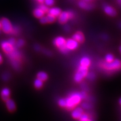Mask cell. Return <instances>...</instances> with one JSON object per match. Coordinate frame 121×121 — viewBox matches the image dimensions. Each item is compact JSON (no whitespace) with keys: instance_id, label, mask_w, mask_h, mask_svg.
<instances>
[{"instance_id":"cell-45","label":"cell","mask_w":121,"mask_h":121,"mask_svg":"<svg viewBox=\"0 0 121 121\" xmlns=\"http://www.w3.org/2000/svg\"><path fill=\"white\" fill-rule=\"evenodd\" d=\"M119 26H120V27L121 28V22H120V24H119Z\"/></svg>"},{"instance_id":"cell-30","label":"cell","mask_w":121,"mask_h":121,"mask_svg":"<svg viewBox=\"0 0 121 121\" xmlns=\"http://www.w3.org/2000/svg\"><path fill=\"white\" fill-rule=\"evenodd\" d=\"M45 4L48 6H51L54 4V0H44Z\"/></svg>"},{"instance_id":"cell-23","label":"cell","mask_w":121,"mask_h":121,"mask_svg":"<svg viewBox=\"0 0 121 121\" xmlns=\"http://www.w3.org/2000/svg\"><path fill=\"white\" fill-rule=\"evenodd\" d=\"M58 104L60 107L66 108V102L65 98H60L58 100Z\"/></svg>"},{"instance_id":"cell-31","label":"cell","mask_w":121,"mask_h":121,"mask_svg":"<svg viewBox=\"0 0 121 121\" xmlns=\"http://www.w3.org/2000/svg\"><path fill=\"white\" fill-rule=\"evenodd\" d=\"M40 22L43 24H45L48 22L47 16H42L40 18Z\"/></svg>"},{"instance_id":"cell-17","label":"cell","mask_w":121,"mask_h":121,"mask_svg":"<svg viewBox=\"0 0 121 121\" xmlns=\"http://www.w3.org/2000/svg\"><path fill=\"white\" fill-rule=\"evenodd\" d=\"M48 14L53 15L54 16L56 17L59 16L60 13H61V11H60V10L58 8L54 7L48 9Z\"/></svg>"},{"instance_id":"cell-12","label":"cell","mask_w":121,"mask_h":121,"mask_svg":"<svg viewBox=\"0 0 121 121\" xmlns=\"http://www.w3.org/2000/svg\"><path fill=\"white\" fill-rule=\"evenodd\" d=\"M69 19V14H68V12L66 11L61 12L59 15V21L60 23H65Z\"/></svg>"},{"instance_id":"cell-41","label":"cell","mask_w":121,"mask_h":121,"mask_svg":"<svg viewBox=\"0 0 121 121\" xmlns=\"http://www.w3.org/2000/svg\"><path fill=\"white\" fill-rule=\"evenodd\" d=\"M3 61V58H2V56H1V55L0 54V64H1Z\"/></svg>"},{"instance_id":"cell-7","label":"cell","mask_w":121,"mask_h":121,"mask_svg":"<svg viewBox=\"0 0 121 121\" xmlns=\"http://www.w3.org/2000/svg\"><path fill=\"white\" fill-rule=\"evenodd\" d=\"M78 43L74 39H68L66 41V45L69 51L74 50L78 47Z\"/></svg>"},{"instance_id":"cell-3","label":"cell","mask_w":121,"mask_h":121,"mask_svg":"<svg viewBox=\"0 0 121 121\" xmlns=\"http://www.w3.org/2000/svg\"><path fill=\"white\" fill-rule=\"evenodd\" d=\"M100 67L108 72H112L119 70L121 68V61L119 59H114L111 62H102L100 64Z\"/></svg>"},{"instance_id":"cell-24","label":"cell","mask_w":121,"mask_h":121,"mask_svg":"<svg viewBox=\"0 0 121 121\" xmlns=\"http://www.w3.org/2000/svg\"><path fill=\"white\" fill-rule=\"evenodd\" d=\"M20 28L17 26H14L12 27V30L11 32V34H13V35H16L18 34L20 32Z\"/></svg>"},{"instance_id":"cell-21","label":"cell","mask_w":121,"mask_h":121,"mask_svg":"<svg viewBox=\"0 0 121 121\" xmlns=\"http://www.w3.org/2000/svg\"><path fill=\"white\" fill-rule=\"evenodd\" d=\"M79 121H93L90 118L89 115L87 113H83L79 119Z\"/></svg>"},{"instance_id":"cell-33","label":"cell","mask_w":121,"mask_h":121,"mask_svg":"<svg viewBox=\"0 0 121 121\" xmlns=\"http://www.w3.org/2000/svg\"><path fill=\"white\" fill-rule=\"evenodd\" d=\"M8 41L11 44L13 45V46H14L15 44H16V40H15V39H13V38H11V39H10L8 40Z\"/></svg>"},{"instance_id":"cell-14","label":"cell","mask_w":121,"mask_h":121,"mask_svg":"<svg viewBox=\"0 0 121 121\" xmlns=\"http://www.w3.org/2000/svg\"><path fill=\"white\" fill-rule=\"evenodd\" d=\"M91 64V60L88 56H84L80 59L79 61V65L86 67H89Z\"/></svg>"},{"instance_id":"cell-5","label":"cell","mask_w":121,"mask_h":121,"mask_svg":"<svg viewBox=\"0 0 121 121\" xmlns=\"http://www.w3.org/2000/svg\"><path fill=\"white\" fill-rule=\"evenodd\" d=\"M1 28L3 31L6 33H11L12 30L13 26L10 22L6 18H3L1 21Z\"/></svg>"},{"instance_id":"cell-42","label":"cell","mask_w":121,"mask_h":121,"mask_svg":"<svg viewBox=\"0 0 121 121\" xmlns=\"http://www.w3.org/2000/svg\"><path fill=\"white\" fill-rule=\"evenodd\" d=\"M38 1H39V3H43L44 2V0H37Z\"/></svg>"},{"instance_id":"cell-22","label":"cell","mask_w":121,"mask_h":121,"mask_svg":"<svg viewBox=\"0 0 121 121\" xmlns=\"http://www.w3.org/2000/svg\"><path fill=\"white\" fill-rule=\"evenodd\" d=\"M115 58L111 54H108L107 55H106L105 56V61L107 62H111L112 60H114Z\"/></svg>"},{"instance_id":"cell-28","label":"cell","mask_w":121,"mask_h":121,"mask_svg":"<svg viewBox=\"0 0 121 121\" xmlns=\"http://www.w3.org/2000/svg\"><path fill=\"white\" fill-rule=\"evenodd\" d=\"M47 19L49 23H52L53 22H54L55 20V17L53 16L52 15H51L50 14H48L47 16Z\"/></svg>"},{"instance_id":"cell-11","label":"cell","mask_w":121,"mask_h":121,"mask_svg":"<svg viewBox=\"0 0 121 121\" xmlns=\"http://www.w3.org/2000/svg\"><path fill=\"white\" fill-rule=\"evenodd\" d=\"M88 2H87L85 1H81L79 2V6L81 8L86 10H90L92 9L93 8V5L92 4H90Z\"/></svg>"},{"instance_id":"cell-29","label":"cell","mask_w":121,"mask_h":121,"mask_svg":"<svg viewBox=\"0 0 121 121\" xmlns=\"http://www.w3.org/2000/svg\"><path fill=\"white\" fill-rule=\"evenodd\" d=\"M81 106L83 108H84L85 109H90L92 107L91 104L88 103H87V102H84V103H82Z\"/></svg>"},{"instance_id":"cell-40","label":"cell","mask_w":121,"mask_h":121,"mask_svg":"<svg viewBox=\"0 0 121 121\" xmlns=\"http://www.w3.org/2000/svg\"><path fill=\"white\" fill-rule=\"evenodd\" d=\"M103 37L104 39H106V37L108 38V36L107 35H103V37Z\"/></svg>"},{"instance_id":"cell-47","label":"cell","mask_w":121,"mask_h":121,"mask_svg":"<svg viewBox=\"0 0 121 121\" xmlns=\"http://www.w3.org/2000/svg\"><path fill=\"white\" fill-rule=\"evenodd\" d=\"M1 28V22H0V28Z\"/></svg>"},{"instance_id":"cell-25","label":"cell","mask_w":121,"mask_h":121,"mask_svg":"<svg viewBox=\"0 0 121 121\" xmlns=\"http://www.w3.org/2000/svg\"><path fill=\"white\" fill-rule=\"evenodd\" d=\"M86 77L87 78L88 80H93L95 79L96 75L93 72H89V73H87V75Z\"/></svg>"},{"instance_id":"cell-39","label":"cell","mask_w":121,"mask_h":121,"mask_svg":"<svg viewBox=\"0 0 121 121\" xmlns=\"http://www.w3.org/2000/svg\"><path fill=\"white\" fill-rule=\"evenodd\" d=\"M117 3H118L119 6L121 8V0H117Z\"/></svg>"},{"instance_id":"cell-32","label":"cell","mask_w":121,"mask_h":121,"mask_svg":"<svg viewBox=\"0 0 121 121\" xmlns=\"http://www.w3.org/2000/svg\"><path fill=\"white\" fill-rule=\"evenodd\" d=\"M39 8L41 10H43V12H48V8L44 5H40L39 6Z\"/></svg>"},{"instance_id":"cell-13","label":"cell","mask_w":121,"mask_h":121,"mask_svg":"<svg viewBox=\"0 0 121 121\" xmlns=\"http://www.w3.org/2000/svg\"><path fill=\"white\" fill-rule=\"evenodd\" d=\"M6 104L8 109L10 112H14L16 109V104H15L14 100H13L12 99L9 98L6 101Z\"/></svg>"},{"instance_id":"cell-16","label":"cell","mask_w":121,"mask_h":121,"mask_svg":"<svg viewBox=\"0 0 121 121\" xmlns=\"http://www.w3.org/2000/svg\"><path fill=\"white\" fill-rule=\"evenodd\" d=\"M2 98L4 101H6L9 98L10 95V90L8 88H3L1 93Z\"/></svg>"},{"instance_id":"cell-48","label":"cell","mask_w":121,"mask_h":121,"mask_svg":"<svg viewBox=\"0 0 121 121\" xmlns=\"http://www.w3.org/2000/svg\"><path fill=\"white\" fill-rule=\"evenodd\" d=\"M0 33H1V31H0Z\"/></svg>"},{"instance_id":"cell-6","label":"cell","mask_w":121,"mask_h":121,"mask_svg":"<svg viewBox=\"0 0 121 121\" xmlns=\"http://www.w3.org/2000/svg\"><path fill=\"white\" fill-rule=\"evenodd\" d=\"M1 46L2 48L3 49V50L4 51L7 55L12 52L15 48L14 46L11 44L8 41L6 40L2 41L1 43Z\"/></svg>"},{"instance_id":"cell-9","label":"cell","mask_w":121,"mask_h":121,"mask_svg":"<svg viewBox=\"0 0 121 121\" xmlns=\"http://www.w3.org/2000/svg\"><path fill=\"white\" fill-rule=\"evenodd\" d=\"M83 113H84L83 109L81 108L78 107L73 109L71 115L74 119H79Z\"/></svg>"},{"instance_id":"cell-8","label":"cell","mask_w":121,"mask_h":121,"mask_svg":"<svg viewBox=\"0 0 121 121\" xmlns=\"http://www.w3.org/2000/svg\"><path fill=\"white\" fill-rule=\"evenodd\" d=\"M103 9L104 12L109 15L111 16H115L117 15L116 11L114 8H113L111 6H109L107 4H104L103 6Z\"/></svg>"},{"instance_id":"cell-10","label":"cell","mask_w":121,"mask_h":121,"mask_svg":"<svg viewBox=\"0 0 121 121\" xmlns=\"http://www.w3.org/2000/svg\"><path fill=\"white\" fill-rule=\"evenodd\" d=\"M66 40L64 37L62 36H59L56 37L53 41V43L56 47L58 48L61 47L66 44Z\"/></svg>"},{"instance_id":"cell-27","label":"cell","mask_w":121,"mask_h":121,"mask_svg":"<svg viewBox=\"0 0 121 121\" xmlns=\"http://www.w3.org/2000/svg\"><path fill=\"white\" fill-rule=\"evenodd\" d=\"M25 42L24 41L23 39H19L17 42H16V44H15V45H16V47L17 48H19L22 47L24 45Z\"/></svg>"},{"instance_id":"cell-36","label":"cell","mask_w":121,"mask_h":121,"mask_svg":"<svg viewBox=\"0 0 121 121\" xmlns=\"http://www.w3.org/2000/svg\"><path fill=\"white\" fill-rule=\"evenodd\" d=\"M64 30H65L66 32H68L70 31V27L69 25H65V26H64Z\"/></svg>"},{"instance_id":"cell-38","label":"cell","mask_w":121,"mask_h":121,"mask_svg":"<svg viewBox=\"0 0 121 121\" xmlns=\"http://www.w3.org/2000/svg\"><path fill=\"white\" fill-rule=\"evenodd\" d=\"M43 52H44V54H46V55H48V56H52V52H51L49 51H48V50H43Z\"/></svg>"},{"instance_id":"cell-15","label":"cell","mask_w":121,"mask_h":121,"mask_svg":"<svg viewBox=\"0 0 121 121\" xmlns=\"http://www.w3.org/2000/svg\"><path fill=\"white\" fill-rule=\"evenodd\" d=\"M72 39L79 43H82L84 41V36L81 32L78 31L75 33L72 36Z\"/></svg>"},{"instance_id":"cell-43","label":"cell","mask_w":121,"mask_h":121,"mask_svg":"<svg viewBox=\"0 0 121 121\" xmlns=\"http://www.w3.org/2000/svg\"><path fill=\"white\" fill-rule=\"evenodd\" d=\"M119 51H120L121 54V46L120 47V48H119Z\"/></svg>"},{"instance_id":"cell-20","label":"cell","mask_w":121,"mask_h":121,"mask_svg":"<svg viewBox=\"0 0 121 121\" xmlns=\"http://www.w3.org/2000/svg\"><path fill=\"white\" fill-rule=\"evenodd\" d=\"M34 85H35L36 88L40 89L43 86V81L40 80L39 78H37L35 80V82H34Z\"/></svg>"},{"instance_id":"cell-37","label":"cell","mask_w":121,"mask_h":121,"mask_svg":"<svg viewBox=\"0 0 121 121\" xmlns=\"http://www.w3.org/2000/svg\"><path fill=\"white\" fill-rule=\"evenodd\" d=\"M34 48H35V50L36 51H39L40 50V46L39 44H35V47H34Z\"/></svg>"},{"instance_id":"cell-1","label":"cell","mask_w":121,"mask_h":121,"mask_svg":"<svg viewBox=\"0 0 121 121\" xmlns=\"http://www.w3.org/2000/svg\"><path fill=\"white\" fill-rule=\"evenodd\" d=\"M65 99L66 102V108L68 110L73 109L82 100L80 92H79L71 93Z\"/></svg>"},{"instance_id":"cell-35","label":"cell","mask_w":121,"mask_h":121,"mask_svg":"<svg viewBox=\"0 0 121 121\" xmlns=\"http://www.w3.org/2000/svg\"><path fill=\"white\" fill-rule=\"evenodd\" d=\"M80 94H81V96L82 99H85V98L87 97V94L85 91L81 92Z\"/></svg>"},{"instance_id":"cell-26","label":"cell","mask_w":121,"mask_h":121,"mask_svg":"<svg viewBox=\"0 0 121 121\" xmlns=\"http://www.w3.org/2000/svg\"><path fill=\"white\" fill-rule=\"evenodd\" d=\"M10 77H11V75L9 72H5L4 73H3V74L2 76V78L3 79V80L5 81H7L8 80H9Z\"/></svg>"},{"instance_id":"cell-34","label":"cell","mask_w":121,"mask_h":121,"mask_svg":"<svg viewBox=\"0 0 121 121\" xmlns=\"http://www.w3.org/2000/svg\"><path fill=\"white\" fill-rule=\"evenodd\" d=\"M68 14H69V19H71L73 18V17L74 16V13L72 11H68Z\"/></svg>"},{"instance_id":"cell-46","label":"cell","mask_w":121,"mask_h":121,"mask_svg":"<svg viewBox=\"0 0 121 121\" xmlns=\"http://www.w3.org/2000/svg\"><path fill=\"white\" fill-rule=\"evenodd\" d=\"M119 103H120V104L121 105V99H120V100H119Z\"/></svg>"},{"instance_id":"cell-44","label":"cell","mask_w":121,"mask_h":121,"mask_svg":"<svg viewBox=\"0 0 121 121\" xmlns=\"http://www.w3.org/2000/svg\"><path fill=\"white\" fill-rule=\"evenodd\" d=\"M84 1H87V2H89V1H92V0H84Z\"/></svg>"},{"instance_id":"cell-19","label":"cell","mask_w":121,"mask_h":121,"mask_svg":"<svg viewBox=\"0 0 121 121\" xmlns=\"http://www.w3.org/2000/svg\"><path fill=\"white\" fill-rule=\"evenodd\" d=\"M44 12L43 10H41L39 8H38L35 10L33 14L37 18H40L43 16Z\"/></svg>"},{"instance_id":"cell-4","label":"cell","mask_w":121,"mask_h":121,"mask_svg":"<svg viewBox=\"0 0 121 121\" xmlns=\"http://www.w3.org/2000/svg\"><path fill=\"white\" fill-rule=\"evenodd\" d=\"M88 67L79 65L74 76V80L76 83L81 82L88 73Z\"/></svg>"},{"instance_id":"cell-18","label":"cell","mask_w":121,"mask_h":121,"mask_svg":"<svg viewBox=\"0 0 121 121\" xmlns=\"http://www.w3.org/2000/svg\"><path fill=\"white\" fill-rule=\"evenodd\" d=\"M37 77L40 80L43 81H46L48 78V74L43 71L39 72L37 74Z\"/></svg>"},{"instance_id":"cell-2","label":"cell","mask_w":121,"mask_h":121,"mask_svg":"<svg viewBox=\"0 0 121 121\" xmlns=\"http://www.w3.org/2000/svg\"><path fill=\"white\" fill-rule=\"evenodd\" d=\"M8 56L11 63V65L15 70H19L21 65V54L19 51L16 48H14V50L8 55Z\"/></svg>"}]
</instances>
